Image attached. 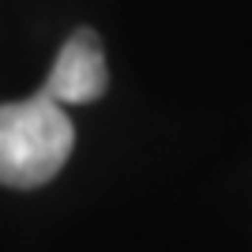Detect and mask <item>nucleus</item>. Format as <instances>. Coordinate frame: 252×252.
Returning a JSON list of instances; mask_svg holds the SVG:
<instances>
[{
    "mask_svg": "<svg viewBox=\"0 0 252 252\" xmlns=\"http://www.w3.org/2000/svg\"><path fill=\"white\" fill-rule=\"evenodd\" d=\"M75 143V128L64 105L42 91L23 102L0 105V185L38 189L61 173Z\"/></svg>",
    "mask_w": 252,
    "mask_h": 252,
    "instance_id": "nucleus-1",
    "label": "nucleus"
},
{
    "mask_svg": "<svg viewBox=\"0 0 252 252\" xmlns=\"http://www.w3.org/2000/svg\"><path fill=\"white\" fill-rule=\"evenodd\" d=\"M105 87H109V68H105L102 38L91 27H79L61 45L42 83V94L53 98L57 105H83V102H98L105 94Z\"/></svg>",
    "mask_w": 252,
    "mask_h": 252,
    "instance_id": "nucleus-2",
    "label": "nucleus"
}]
</instances>
